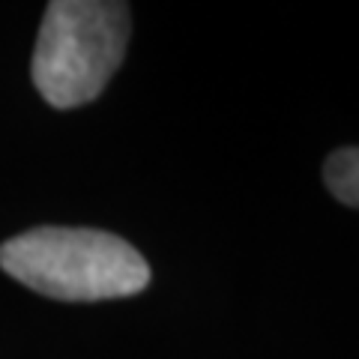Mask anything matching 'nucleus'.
Returning a JSON list of instances; mask_svg holds the SVG:
<instances>
[{"label":"nucleus","instance_id":"3","mask_svg":"<svg viewBox=\"0 0 359 359\" xmlns=\"http://www.w3.org/2000/svg\"><path fill=\"white\" fill-rule=\"evenodd\" d=\"M323 183L344 207L359 210V147H341L323 162Z\"/></svg>","mask_w":359,"mask_h":359},{"label":"nucleus","instance_id":"2","mask_svg":"<svg viewBox=\"0 0 359 359\" xmlns=\"http://www.w3.org/2000/svg\"><path fill=\"white\" fill-rule=\"evenodd\" d=\"M129 6L114 0H54L45 9L33 84L51 108H78L102 93L126 57Z\"/></svg>","mask_w":359,"mask_h":359},{"label":"nucleus","instance_id":"1","mask_svg":"<svg viewBox=\"0 0 359 359\" xmlns=\"http://www.w3.org/2000/svg\"><path fill=\"white\" fill-rule=\"evenodd\" d=\"M0 266L15 282L63 302L141 294L150 266L126 240L93 228H33L0 245Z\"/></svg>","mask_w":359,"mask_h":359}]
</instances>
